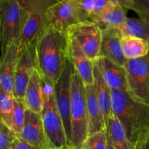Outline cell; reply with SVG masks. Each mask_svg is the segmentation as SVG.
<instances>
[{"mask_svg": "<svg viewBox=\"0 0 149 149\" xmlns=\"http://www.w3.org/2000/svg\"><path fill=\"white\" fill-rule=\"evenodd\" d=\"M36 69L56 84L68 62V37L47 23L34 45Z\"/></svg>", "mask_w": 149, "mask_h": 149, "instance_id": "1", "label": "cell"}, {"mask_svg": "<svg viewBox=\"0 0 149 149\" xmlns=\"http://www.w3.org/2000/svg\"><path fill=\"white\" fill-rule=\"evenodd\" d=\"M112 107L133 149L138 139L149 132V106L134 100L127 91L112 90Z\"/></svg>", "mask_w": 149, "mask_h": 149, "instance_id": "2", "label": "cell"}, {"mask_svg": "<svg viewBox=\"0 0 149 149\" xmlns=\"http://www.w3.org/2000/svg\"><path fill=\"white\" fill-rule=\"evenodd\" d=\"M70 148L81 149L89 136V116L85 84L74 68L71 77Z\"/></svg>", "mask_w": 149, "mask_h": 149, "instance_id": "3", "label": "cell"}, {"mask_svg": "<svg viewBox=\"0 0 149 149\" xmlns=\"http://www.w3.org/2000/svg\"><path fill=\"white\" fill-rule=\"evenodd\" d=\"M29 13L18 0H0V27L1 51L12 45H18L19 38Z\"/></svg>", "mask_w": 149, "mask_h": 149, "instance_id": "4", "label": "cell"}, {"mask_svg": "<svg viewBox=\"0 0 149 149\" xmlns=\"http://www.w3.org/2000/svg\"><path fill=\"white\" fill-rule=\"evenodd\" d=\"M47 149H69L62 118L55 100V94L44 100L41 112Z\"/></svg>", "mask_w": 149, "mask_h": 149, "instance_id": "5", "label": "cell"}, {"mask_svg": "<svg viewBox=\"0 0 149 149\" xmlns=\"http://www.w3.org/2000/svg\"><path fill=\"white\" fill-rule=\"evenodd\" d=\"M77 42L86 56L93 61L100 57L103 30L94 22L85 20L73 25L65 32Z\"/></svg>", "mask_w": 149, "mask_h": 149, "instance_id": "6", "label": "cell"}, {"mask_svg": "<svg viewBox=\"0 0 149 149\" xmlns=\"http://www.w3.org/2000/svg\"><path fill=\"white\" fill-rule=\"evenodd\" d=\"M45 15L49 26L64 33L73 25L89 20L81 0H61L49 7Z\"/></svg>", "mask_w": 149, "mask_h": 149, "instance_id": "7", "label": "cell"}, {"mask_svg": "<svg viewBox=\"0 0 149 149\" xmlns=\"http://www.w3.org/2000/svg\"><path fill=\"white\" fill-rule=\"evenodd\" d=\"M127 79V93L138 102L149 106V54L125 65Z\"/></svg>", "mask_w": 149, "mask_h": 149, "instance_id": "8", "label": "cell"}, {"mask_svg": "<svg viewBox=\"0 0 149 149\" xmlns=\"http://www.w3.org/2000/svg\"><path fill=\"white\" fill-rule=\"evenodd\" d=\"M74 67L68 61L65 70L55 84V100L56 106L62 118L68 143H71V77Z\"/></svg>", "mask_w": 149, "mask_h": 149, "instance_id": "9", "label": "cell"}, {"mask_svg": "<svg viewBox=\"0 0 149 149\" xmlns=\"http://www.w3.org/2000/svg\"><path fill=\"white\" fill-rule=\"evenodd\" d=\"M36 66L34 46L28 48L19 56L15 77L13 96L24 99L25 93Z\"/></svg>", "mask_w": 149, "mask_h": 149, "instance_id": "10", "label": "cell"}, {"mask_svg": "<svg viewBox=\"0 0 149 149\" xmlns=\"http://www.w3.org/2000/svg\"><path fill=\"white\" fill-rule=\"evenodd\" d=\"M19 137L35 148L47 149L41 113L26 109L23 130Z\"/></svg>", "mask_w": 149, "mask_h": 149, "instance_id": "11", "label": "cell"}, {"mask_svg": "<svg viewBox=\"0 0 149 149\" xmlns=\"http://www.w3.org/2000/svg\"><path fill=\"white\" fill-rule=\"evenodd\" d=\"M68 37V36H67ZM68 61L85 85L94 84L95 63L89 59L78 44L68 37Z\"/></svg>", "mask_w": 149, "mask_h": 149, "instance_id": "12", "label": "cell"}, {"mask_svg": "<svg viewBox=\"0 0 149 149\" xmlns=\"http://www.w3.org/2000/svg\"><path fill=\"white\" fill-rule=\"evenodd\" d=\"M19 56L18 46L17 44L12 45L4 52H1L0 63V90L13 95Z\"/></svg>", "mask_w": 149, "mask_h": 149, "instance_id": "13", "label": "cell"}, {"mask_svg": "<svg viewBox=\"0 0 149 149\" xmlns=\"http://www.w3.org/2000/svg\"><path fill=\"white\" fill-rule=\"evenodd\" d=\"M94 62L111 90L127 92V79L125 67L103 57H100Z\"/></svg>", "mask_w": 149, "mask_h": 149, "instance_id": "14", "label": "cell"}, {"mask_svg": "<svg viewBox=\"0 0 149 149\" xmlns=\"http://www.w3.org/2000/svg\"><path fill=\"white\" fill-rule=\"evenodd\" d=\"M122 34L119 28H108L103 30L100 57H103L115 63L125 66L127 60L122 48Z\"/></svg>", "mask_w": 149, "mask_h": 149, "instance_id": "15", "label": "cell"}, {"mask_svg": "<svg viewBox=\"0 0 149 149\" xmlns=\"http://www.w3.org/2000/svg\"><path fill=\"white\" fill-rule=\"evenodd\" d=\"M46 25L45 13H33L29 14L19 38L17 45L19 55L28 48L34 46L38 36Z\"/></svg>", "mask_w": 149, "mask_h": 149, "instance_id": "16", "label": "cell"}, {"mask_svg": "<svg viewBox=\"0 0 149 149\" xmlns=\"http://www.w3.org/2000/svg\"><path fill=\"white\" fill-rule=\"evenodd\" d=\"M89 116V135L106 129V122L96 95L94 84L85 85Z\"/></svg>", "mask_w": 149, "mask_h": 149, "instance_id": "17", "label": "cell"}, {"mask_svg": "<svg viewBox=\"0 0 149 149\" xmlns=\"http://www.w3.org/2000/svg\"><path fill=\"white\" fill-rule=\"evenodd\" d=\"M23 100L26 109L36 113H41L44 105V97L42 77L36 68L33 70Z\"/></svg>", "mask_w": 149, "mask_h": 149, "instance_id": "18", "label": "cell"}, {"mask_svg": "<svg viewBox=\"0 0 149 149\" xmlns=\"http://www.w3.org/2000/svg\"><path fill=\"white\" fill-rule=\"evenodd\" d=\"M94 86L97 100L101 108L106 125L109 119L113 115V107H112V90L105 82L100 74V70L95 64Z\"/></svg>", "mask_w": 149, "mask_h": 149, "instance_id": "19", "label": "cell"}, {"mask_svg": "<svg viewBox=\"0 0 149 149\" xmlns=\"http://www.w3.org/2000/svg\"><path fill=\"white\" fill-rule=\"evenodd\" d=\"M121 43L123 54L127 61L142 58L149 54V42L144 39L131 36H124Z\"/></svg>", "mask_w": 149, "mask_h": 149, "instance_id": "20", "label": "cell"}, {"mask_svg": "<svg viewBox=\"0 0 149 149\" xmlns=\"http://www.w3.org/2000/svg\"><path fill=\"white\" fill-rule=\"evenodd\" d=\"M127 10L123 7L111 4L93 22L95 23L102 30L108 28H119L127 18Z\"/></svg>", "mask_w": 149, "mask_h": 149, "instance_id": "21", "label": "cell"}, {"mask_svg": "<svg viewBox=\"0 0 149 149\" xmlns=\"http://www.w3.org/2000/svg\"><path fill=\"white\" fill-rule=\"evenodd\" d=\"M106 126L115 149H132L123 126L114 114L109 119Z\"/></svg>", "mask_w": 149, "mask_h": 149, "instance_id": "22", "label": "cell"}, {"mask_svg": "<svg viewBox=\"0 0 149 149\" xmlns=\"http://www.w3.org/2000/svg\"><path fill=\"white\" fill-rule=\"evenodd\" d=\"M122 36H131L149 42V22L141 18H127L119 28Z\"/></svg>", "mask_w": 149, "mask_h": 149, "instance_id": "23", "label": "cell"}, {"mask_svg": "<svg viewBox=\"0 0 149 149\" xmlns=\"http://www.w3.org/2000/svg\"><path fill=\"white\" fill-rule=\"evenodd\" d=\"M0 118L2 124L13 129L14 118V96L0 90Z\"/></svg>", "mask_w": 149, "mask_h": 149, "instance_id": "24", "label": "cell"}, {"mask_svg": "<svg viewBox=\"0 0 149 149\" xmlns=\"http://www.w3.org/2000/svg\"><path fill=\"white\" fill-rule=\"evenodd\" d=\"M61 0H18L25 10L30 13H46L48 9Z\"/></svg>", "mask_w": 149, "mask_h": 149, "instance_id": "25", "label": "cell"}, {"mask_svg": "<svg viewBox=\"0 0 149 149\" xmlns=\"http://www.w3.org/2000/svg\"><path fill=\"white\" fill-rule=\"evenodd\" d=\"M26 106L23 99L14 97V118H13V129L15 133L20 136L23 130L25 120Z\"/></svg>", "mask_w": 149, "mask_h": 149, "instance_id": "26", "label": "cell"}, {"mask_svg": "<svg viewBox=\"0 0 149 149\" xmlns=\"http://www.w3.org/2000/svg\"><path fill=\"white\" fill-rule=\"evenodd\" d=\"M107 142L106 129L89 135L81 149H107Z\"/></svg>", "mask_w": 149, "mask_h": 149, "instance_id": "27", "label": "cell"}, {"mask_svg": "<svg viewBox=\"0 0 149 149\" xmlns=\"http://www.w3.org/2000/svg\"><path fill=\"white\" fill-rule=\"evenodd\" d=\"M17 137L14 131L0 122V149H12Z\"/></svg>", "mask_w": 149, "mask_h": 149, "instance_id": "28", "label": "cell"}, {"mask_svg": "<svg viewBox=\"0 0 149 149\" xmlns=\"http://www.w3.org/2000/svg\"><path fill=\"white\" fill-rule=\"evenodd\" d=\"M133 11L139 18L149 22V0H134Z\"/></svg>", "mask_w": 149, "mask_h": 149, "instance_id": "29", "label": "cell"}, {"mask_svg": "<svg viewBox=\"0 0 149 149\" xmlns=\"http://www.w3.org/2000/svg\"><path fill=\"white\" fill-rule=\"evenodd\" d=\"M111 4L109 0H94L93 12L90 20L93 21L95 19L104 13L105 10L109 8Z\"/></svg>", "mask_w": 149, "mask_h": 149, "instance_id": "30", "label": "cell"}, {"mask_svg": "<svg viewBox=\"0 0 149 149\" xmlns=\"http://www.w3.org/2000/svg\"><path fill=\"white\" fill-rule=\"evenodd\" d=\"M113 5L119 6L126 10H132L134 7V0H109Z\"/></svg>", "mask_w": 149, "mask_h": 149, "instance_id": "31", "label": "cell"}, {"mask_svg": "<svg viewBox=\"0 0 149 149\" xmlns=\"http://www.w3.org/2000/svg\"><path fill=\"white\" fill-rule=\"evenodd\" d=\"M133 149H149V132L138 139Z\"/></svg>", "mask_w": 149, "mask_h": 149, "instance_id": "32", "label": "cell"}, {"mask_svg": "<svg viewBox=\"0 0 149 149\" xmlns=\"http://www.w3.org/2000/svg\"><path fill=\"white\" fill-rule=\"evenodd\" d=\"M12 149H36L32 146L29 145V143L23 141L20 137H17V139L15 141L14 144Z\"/></svg>", "mask_w": 149, "mask_h": 149, "instance_id": "33", "label": "cell"}, {"mask_svg": "<svg viewBox=\"0 0 149 149\" xmlns=\"http://www.w3.org/2000/svg\"><path fill=\"white\" fill-rule=\"evenodd\" d=\"M106 133H107V139H108L107 149H115L114 146H113V143H112V142H111V140L110 137H109V134H108L107 131H106Z\"/></svg>", "mask_w": 149, "mask_h": 149, "instance_id": "34", "label": "cell"}, {"mask_svg": "<svg viewBox=\"0 0 149 149\" xmlns=\"http://www.w3.org/2000/svg\"><path fill=\"white\" fill-rule=\"evenodd\" d=\"M69 149H72V148H69Z\"/></svg>", "mask_w": 149, "mask_h": 149, "instance_id": "35", "label": "cell"}]
</instances>
